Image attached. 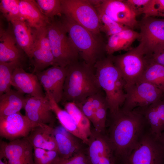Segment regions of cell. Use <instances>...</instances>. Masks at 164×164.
I'll use <instances>...</instances> for the list:
<instances>
[{
    "label": "cell",
    "instance_id": "4fadbf2b",
    "mask_svg": "<svg viewBox=\"0 0 164 164\" xmlns=\"http://www.w3.org/2000/svg\"><path fill=\"white\" fill-rule=\"evenodd\" d=\"M34 148L24 137L0 143V159L5 158L9 164H34Z\"/></svg>",
    "mask_w": 164,
    "mask_h": 164
},
{
    "label": "cell",
    "instance_id": "603a6c76",
    "mask_svg": "<svg viewBox=\"0 0 164 164\" xmlns=\"http://www.w3.org/2000/svg\"><path fill=\"white\" fill-rule=\"evenodd\" d=\"M54 133L60 159H68L81 150L79 143L75 138L76 137L62 126L54 128Z\"/></svg>",
    "mask_w": 164,
    "mask_h": 164
},
{
    "label": "cell",
    "instance_id": "4316f807",
    "mask_svg": "<svg viewBox=\"0 0 164 164\" xmlns=\"http://www.w3.org/2000/svg\"><path fill=\"white\" fill-rule=\"evenodd\" d=\"M26 98L23 94L11 89L0 95V117L20 112L24 108Z\"/></svg>",
    "mask_w": 164,
    "mask_h": 164
},
{
    "label": "cell",
    "instance_id": "ac0fdd59",
    "mask_svg": "<svg viewBox=\"0 0 164 164\" xmlns=\"http://www.w3.org/2000/svg\"><path fill=\"white\" fill-rule=\"evenodd\" d=\"M0 32V62H13L22 67L24 52L18 45L12 30L1 28Z\"/></svg>",
    "mask_w": 164,
    "mask_h": 164
},
{
    "label": "cell",
    "instance_id": "e0dca14e",
    "mask_svg": "<svg viewBox=\"0 0 164 164\" xmlns=\"http://www.w3.org/2000/svg\"><path fill=\"white\" fill-rule=\"evenodd\" d=\"M11 85L16 90L31 97H44L45 93L36 75L26 72L22 67H18L12 76Z\"/></svg>",
    "mask_w": 164,
    "mask_h": 164
},
{
    "label": "cell",
    "instance_id": "836d02e7",
    "mask_svg": "<svg viewBox=\"0 0 164 164\" xmlns=\"http://www.w3.org/2000/svg\"><path fill=\"white\" fill-rule=\"evenodd\" d=\"M34 164H57L60 158L57 151L33 147Z\"/></svg>",
    "mask_w": 164,
    "mask_h": 164
},
{
    "label": "cell",
    "instance_id": "277c9868",
    "mask_svg": "<svg viewBox=\"0 0 164 164\" xmlns=\"http://www.w3.org/2000/svg\"><path fill=\"white\" fill-rule=\"evenodd\" d=\"M62 16L60 20L83 61L94 66L98 61L105 57L106 44L100 35L92 32L69 17Z\"/></svg>",
    "mask_w": 164,
    "mask_h": 164
},
{
    "label": "cell",
    "instance_id": "cb8c5ba5",
    "mask_svg": "<svg viewBox=\"0 0 164 164\" xmlns=\"http://www.w3.org/2000/svg\"><path fill=\"white\" fill-rule=\"evenodd\" d=\"M139 33L134 30L127 29L109 37L106 43L105 51L108 55H113L120 50L128 51L136 39H139Z\"/></svg>",
    "mask_w": 164,
    "mask_h": 164
},
{
    "label": "cell",
    "instance_id": "4dcf8cb0",
    "mask_svg": "<svg viewBox=\"0 0 164 164\" xmlns=\"http://www.w3.org/2000/svg\"><path fill=\"white\" fill-rule=\"evenodd\" d=\"M18 67H21L13 62H0V96L11 89L12 75Z\"/></svg>",
    "mask_w": 164,
    "mask_h": 164
},
{
    "label": "cell",
    "instance_id": "f1b7e54d",
    "mask_svg": "<svg viewBox=\"0 0 164 164\" xmlns=\"http://www.w3.org/2000/svg\"><path fill=\"white\" fill-rule=\"evenodd\" d=\"M148 59L146 67L137 82H144L150 83L164 93V66L150 59Z\"/></svg>",
    "mask_w": 164,
    "mask_h": 164
},
{
    "label": "cell",
    "instance_id": "f35d334b",
    "mask_svg": "<svg viewBox=\"0 0 164 164\" xmlns=\"http://www.w3.org/2000/svg\"><path fill=\"white\" fill-rule=\"evenodd\" d=\"M137 15L144 13L150 0H125Z\"/></svg>",
    "mask_w": 164,
    "mask_h": 164
},
{
    "label": "cell",
    "instance_id": "74e56055",
    "mask_svg": "<svg viewBox=\"0 0 164 164\" xmlns=\"http://www.w3.org/2000/svg\"><path fill=\"white\" fill-rule=\"evenodd\" d=\"M77 104L93 124L94 119L92 96L87 98L82 103Z\"/></svg>",
    "mask_w": 164,
    "mask_h": 164
},
{
    "label": "cell",
    "instance_id": "60d3db41",
    "mask_svg": "<svg viewBox=\"0 0 164 164\" xmlns=\"http://www.w3.org/2000/svg\"><path fill=\"white\" fill-rule=\"evenodd\" d=\"M160 137L164 142V131L162 133Z\"/></svg>",
    "mask_w": 164,
    "mask_h": 164
},
{
    "label": "cell",
    "instance_id": "b9f144b4",
    "mask_svg": "<svg viewBox=\"0 0 164 164\" xmlns=\"http://www.w3.org/2000/svg\"><path fill=\"white\" fill-rule=\"evenodd\" d=\"M0 164H8V163L6 164L2 161V159H0Z\"/></svg>",
    "mask_w": 164,
    "mask_h": 164
},
{
    "label": "cell",
    "instance_id": "8d00e7d4",
    "mask_svg": "<svg viewBox=\"0 0 164 164\" xmlns=\"http://www.w3.org/2000/svg\"><path fill=\"white\" fill-rule=\"evenodd\" d=\"M57 164H90L87 155L81 149L70 158L60 159Z\"/></svg>",
    "mask_w": 164,
    "mask_h": 164
},
{
    "label": "cell",
    "instance_id": "6da1fadb",
    "mask_svg": "<svg viewBox=\"0 0 164 164\" xmlns=\"http://www.w3.org/2000/svg\"><path fill=\"white\" fill-rule=\"evenodd\" d=\"M110 115L106 136L116 161L128 164L131 153L149 127L142 115L135 109L129 111L121 108Z\"/></svg>",
    "mask_w": 164,
    "mask_h": 164
},
{
    "label": "cell",
    "instance_id": "7c38bea8",
    "mask_svg": "<svg viewBox=\"0 0 164 164\" xmlns=\"http://www.w3.org/2000/svg\"><path fill=\"white\" fill-rule=\"evenodd\" d=\"M111 19L128 28L134 30L138 26L137 16L125 0H103L94 6Z\"/></svg>",
    "mask_w": 164,
    "mask_h": 164
},
{
    "label": "cell",
    "instance_id": "ba28073f",
    "mask_svg": "<svg viewBox=\"0 0 164 164\" xmlns=\"http://www.w3.org/2000/svg\"><path fill=\"white\" fill-rule=\"evenodd\" d=\"M128 164H164V142L149 128L131 153Z\"/></svg>",
    "mask_w": 164,
    "mask_h": 164
},
{
    "label": "cell",
    "instance_id": "7bdbcfd3",
    "mask_svg": "<svg viewBox=\"0 0 164 164\" xmlns=\"http://www.w3.org/2000/svg\"><path fill=\"white\" fill-rule=\"evenodd\" d=\"M8 164H9L8 163Z\"/></svg>",
    "mask_w": 164,
    "mask_h": 164
},
{
    "label": "cell",
    "instance_id": "52a82bcc",
    "mask_svg": "<svg viewBox=\"0 0 164 164\" xmlns=\"http://www.w3.org/2000/svg\"><path fill=\"white\" fill-rule=\"evenodd\" d=\"M62 15L92 32L100 35L102 26L95 8L87 0H61Z\"/></svg>",
    "mask_w": 164,
    "mask_h": 164
},
{
    "label": "cell",
    "instance_id": "83f0119b",
    "mask_svg": "<svg viewBox=\"0 0 164 164\" xmlns=\"http://www.w3.org/2000/svg\"><path fill=\"white\" fill-rule=\"evenodd\" d=\"M102 91L92 96L94 122L95 129L103 133L104 132L107 120V111L108 106L105 95Z\"/></svg>",
    "mask_w": 164,
    "mask_h": 164
},
{
    "label": "cell",
    "instance_id": "d590c367",
    "mask_svg": "<svg viewBox=\"0 0 164 164\" xmlns=\"http://www.w3.org/2000/svg\"><path fill=\"white\" fill-rule=\"evenodd\" d=\"M143 14L144 17H164V0H150Z\"/></svg>",
    "mask_w": 164,
    "mask_h": 164
},
{
    "label": "cell",
    "instance_id": "7a4b0ae2",
    "mask_svg": "<svg viewBox=\"0 0 164 164\" xmlns=\"http://www.w3.org/2000/svg\"><path fill=\"white\" fill-rule=\"evenodd\" d=\"M62 101L79 104L102 90L96 76L94 66L79 61L66 67Z\"/></svg>",
    "mask_w": 164,
    "mask_h": 164
},
{
    "label": "cell",
    "instance_id": "484cf974",
    "mask_svg": "<svg viewBox=\"0 0 164 164\" xmlns=\"http://www.w3.org/2000/svg\"><path fill=\"white\" fill-rule=\"evenodd\" d=\"M88 145L87 155L90 164H98L101 158L111 148L107 136L95 129L92 131Z\"/></svg>",
    "mask_w": 164,
    "mask_h": 164
},
{
    "label": "cell",
    "instance_id": "f546056e",
    "mask_svg": "<svg viewBox=\"0 0 164 164\" xmlns=\"http://www.w3.org/2000/svg\"><path fill=\"white\" fill-rule=\"evenodd\" d=\"M64 109L72 117L77 127L87 139L91 133L90 121L79 107L74 102H63Z\"/></svg>",
    "mask_w": 164,
    "mask_h": 164
},
{
    "label": "cell",
    "instance_id": "30bf717a",
    "mask_svg": "<svg viewBox=\"0 0 164 164\" xmlns=\"http://www.w3.org/2000/svg\"><path fill=\"white\" fill-rule=\"evenodd\" d=\"M126 97L121 108L131 111L149 105L164 97L161 90L147 82H138L125 89Z\"/></svg>",
    "mask_w": 164,
    "mask_h": 164
},
{
    "label": "cell",
    "instance_id": "e575fe53",
    "mask_svg": "<svg viewBox=\"0 0 164 164\" xmlns=\"http://www.w3.org/2000/svg\"><path fill=\"white\" fill-rule=\"evenodd\" d=\"M96 9L102 24V32H104L109 37L129 29L113 21L101 10Z\"/></svg>",
    "mask_w": 164,
    "mask_h": 164
},
{
    "label": "cell",
    "instance_id": "5bb4252c",
    "mask_svg": "<svg viewBox=\"0 0 164 164\" xmlns=\"http://www.w3.org/2000/svg\"><path fill=\"white\" fill-rule=\"evenodd\" d=\"M24 108L25 115L32 128L42 124L53 126L55 117L46 96L44 97L30 96L26 98Z\"/></svg>",
    "mask_w": 164,
    "mask_h": 164
},
{
    "label": "cell",
    "instance_id": "d6986e66",
    "mask_svg": "<svg viewBox=\"0 0 164 164\" xmlns=\"http://www.w3.org/2000/svg\"><path fill=\"white\" fill-rule=\"evenodd\" d=\"M53 126L39 124L33 127L26 137L33 147L57 151Z\"/></svg>",
    "mask_w": 164,
    "mask_h": 164
},
{
    "label": "cell",
    "instance_id": "7402d4cb",
    "mask_svg": "<svg viewBox=\"0 0 164 164\" xmlns=\"http://www.w3.org/2000/svg\"><path fill=\"white\" fill-rule=\"evenodd\" d=\"M15 39L19 47L30 60L35 39V29L32 31L27 22L23 19L11 22Z\"/></svg>",
    "mask_w": 164,
    "mask_h": 164
},
{
    "label": "cell",
    "instance_id": "44dd1931",
    "mask_svg": "<svg viewBox=\"0 0 164 164\" xmlns=\"http://www.w3.org/2000/svg\"><path fill=\"white\" fill-rule=\"evenodd\" d=\"M19 7L22 18L31 28L38 29L50 24L51 20L42 13L35 0H20Z\"/></svg>",
    "mask_w": 164,
    "mask_h": 164
},
{
    "label": "cell",
    "instance_id": "2e32d148",
    "mask_svg": "<svg viewBox=\"0 0 164 164\" xmlns=\"http://www.w3.org/2000/svg\"><path fill=\"white\" fill-rule=\"evenodd\" d=\"M32 128L26 117L20 112L0 117V136L10 141L27 137Z\"/></svg>",
    "mask_w": 164,
    "mask_h": 164
},
{
    "label": "cell",
    "instance_id": "9a60e30c",
    "mask_svg": "<svg viewBox=\"0 0 164 164\" xmlns=\"http://www.w3.org/2000/svg\"><path fill=\"white\" fill-rule=\"evenodd\" d=\"M67 72L66 67L54 66L35 73L45 92L49 93L58 104L62 99Z\"/></svg>",
    "mask_w": 164,
    "mask_h": 164
},
{
    "label": "cell",
    "instance_id": "8992f818",
    "mask_svg": "<svg viewBox=\"0 0 164 164\" xmlns=\"http://www.w3.org/2000/svg\"><path fill=\"white\" fill-rule=\"evenodd\" d=\"M111 58L125 81V90L138 81L148 63V58L139 45L124 54L112 55Z\"/></svg>",
    "mask_w": 164,
    "mask_h": 164
},
{
    "label": "cell",
    "instance_id": "d4e9b609",
    "mask_svg": "<svg viewBox=\"0 0 164 164\" xmlns=\"http://www.w3.org/2000/svg\"><path fill=\"white\" fill-rule=\"evenodd\" d=\"M50 102L52 111L62 126L68 132L88 145L89 139H87L80 131L74 120L65 109L61 108L48 92H45Z\"/></svg>",
    "mask_w": 164,
    "mask_h": 164
},
{
    "label": "cell",
    "instance_id": "5b68a950",
    "mask_svg": "<svg viewBox=\"0 0 164 164\" xmlns=\"http://www.w3.org/2000/svg\"><path fill=\"white\" fill-rule=\"evenodd\" d=\"M48 36L56 66L67 67L79 61L77 50L69 38L61 20H51Z\"/></svg>",
    "mask_w": 164,
    "mask_h": 164
},
{
    "label": "cell",
    "instance_id": "d6a6232c",
    "mask_svg": "<svg viewBox=\"0 0 164 164\" xmlns=\"http://www.w3.org/2000/svg\"><path fill=\"white\" fill-rule=\"evenodd\" d=\"M20 0H1L0 10L3 15L9 22L23 19L20 15L19 4Z\"/></svg>",
    "mask_w": 164,
    "mask_h": 164
},
{
    "label": "cell",
    "instance_id": "1f68e13d",
    "mask_svg": "<svg viewBox=\"0 0 164 164\" xmlns=\"http://www.w3.org/2000/svg\"><path fill=\"white\" fill-rule=\"evenodd\" d=\"M42 13L50 20L56 15H62L61 0H37L35 1Z\"/></svg>",
    "mask_w": 164,
    "mask_h": 164
},
{
    "label": "cell",
    "instance_id": "ab89813d",
    "mask_svg": "<svg viewBox=\"0 0 164 164\" xmlns=\"http://www.w3.org/2000/svg\"><path fill=\"white\" fill-rule=\"evenodd\" d=\"M149 58L153 61L164 66V50L160 53L153 55Z\"/></svg>",
    "mask_w": 164,
    "mask_h": 164
},
{
    "label": "cell",
    "instance_id": "ffe728a7",
    "mask_svg": "<svg viewBox=\"0 0 164 164\" xmlns=\"http://www.w3.org/2000/svg\"><path fill=\"white\" fill-rule=\"evenodd\" d=\"M134 109L142 115L152 133L160 136L164 131V97L149 105Z\"/></svg>",
    "mask_w": 164,
    "mask_h": 164
},
{
    "label": "cell",
    "instance_id": "3957f363",
    "mask_svg": "<svg viewBox=\"0 0 164 164\" xmlns=\"http://www.w3.org/2000/svg\"><path fill=\"white\" fill-rule=\"evenodd\" d=\"M98 83L104 92L109 113L118 111L125 101V82L114 64L111 55L98 61L94 65Z\"/></svg>",
    "mask_w": 164,
    "mask_h": 164
},
{
    "label": "cell",
    "instance_id": "9c48e42d",
    "mask_svg": "<svg viewBox=\"0 0 164 164\" xmlns=\"http://www.w3.org/2000/svg\"><path fill=\"white\" fill-rule=\"evenodd\" d=\"M140 43L146 57L150 58L164 50V18L144 17L139 21Z\"/></svg>",
    "mask_w": 164,
    "mask_h": 164
},
{
    "label": "cell",
    "instance_id": "8fae6325",
    "mask_svg": "<svg viewBox=\"0 0 164 164\" xmlns=\"http://www.w3.org/2000/svg\"><path fill=\"white\" fill-rule=\"evenodd\" d=\"M47 26L35 29L34 41L30 59L34 73L43 71L49 66H56L48 37Z\"/></svg>",
    "mask_w": 164,
    "mask_h": 164
}]
</instances>
